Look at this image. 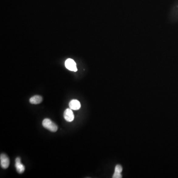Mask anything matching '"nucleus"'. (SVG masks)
<instances>
[{
  "label": "nucleus",
  "mask_w": 178,
  "mask_h": 178,
  "mask_svg": "<svg viewBox=\"0 0 178 178\" xmlns=\"http://www.w3.org/2000/svg\"><path fill=\"white\" fill-rule=\"evenodd\" d=\"M42 125L46 129L52 132H56L57 130V125L50 119L46 118L43 121Z\"/></svg>",
  "instance_id": "f257e3e1"
},
{
  "label": "nucleus",
  "mask_w": 178,
  "mask_h": 178,
  "mask_svg": "<svg viewBox=\"0 0 178 178\" xmlns=\"http://www.w3.org/2000/svg\"><path fill=\"white\" fill-rule=\"evenodd\" d=\"M65 66L67 69H68L69 70L74 71V72H76L77 71L76 63L72 59H67L65 61Z\"/></svg>",
  "instance_id": "f03ea898"
},
{
  "label": "nucleus",
  "mask_w": 178,
  "mask_h": 178,
  "mask_svg": "<svg viewBox=\"0 0 178 178\" xmlns=\"http://www.w3.org/2000/svg\"><path fill=\"white\" fill-rule=\"evenodd\" d=\"M1 166L3 169H7L9 165V159L8 156L5 154H1L0 156Z\"/></svg>",
  "instance_id": "7ed1b4c3"
},
{
  "label": "nucleus",
  "mask_w": 178,
  "mask_h": 178,
  "mask_svg": "<svg viewBox=\"0 0 178 178\" xmlns=\"http://www.w3.org/2000/svg\"><path fill=\"white\" fill-rule=\"evenodd\" d=\"M64 118L66 121L67 122H72L74 119V115L73 113L72 110L69 108H67L64 112Z\"/></svg>",
  "instance_id": "20e7f679"
},
{
  "label": "nucleus",
  "mask_w": 178,
  "mask_h": 178,
  "mask_svg": "<svg viewBox=\"0 0 178 178\" xmlns=\"http://www.w3.org/2000/svg\"><path fill=\"white\" fill-rule=\"evenodd\" d=\"M15 167L16 168L17 172L19 174H22L23 173L25 170V167L21 163V160L19 157H17L15 159Z\"/></svg>",
  "instance_id": "39448f33"
},
{
  "label": "nucleus",
  "mask_w": 178,
  "mask_h": 178,
  "mask_svg": "<svg viewBox=\"0 0 178 178\" xmlns=\"http://www.w3.org/2000/svg\"><path fill=\"white\" fill-rule=\"evenodd\" d=\"M69 106L72 110H79L81 108V104L78 100H71L69 103Z\"/></svg>",
  "instance_id": "423d86ee"
},
{
  "label": "nucleus",
  "mask_w": 178,
  "mask_h": 178,
  "mask_svg": "<svg viewBox=\"0 0 178 178\" xmlns=\"http://www.w3.org/2000/svg\"><path fill=\"white\" fill-rule=\"evenodd\" d=\"M122 166L121 165H116L115 168V173L113 175L112 178H122L121 172H122Z\"/></svg>",
  "instance_id": "0eeeda50"
},
{
  "label": "nucleus",
  "mask_w": 178,
  "mask_h": 178,
  "mask_svg": "<svg viewBox=\"0 0 178 178\" xmlns=\"http://www.w3.org/2000/svg\"><path fill=\"white\" fill-rule=\"evenodd\" d=\"M43 98L41 96L36 95L33 96L30 98L29 101L31 104H38L42 101Z\"/></svg>",
  "instance_id": "6e6552de"
}]
</instances>
